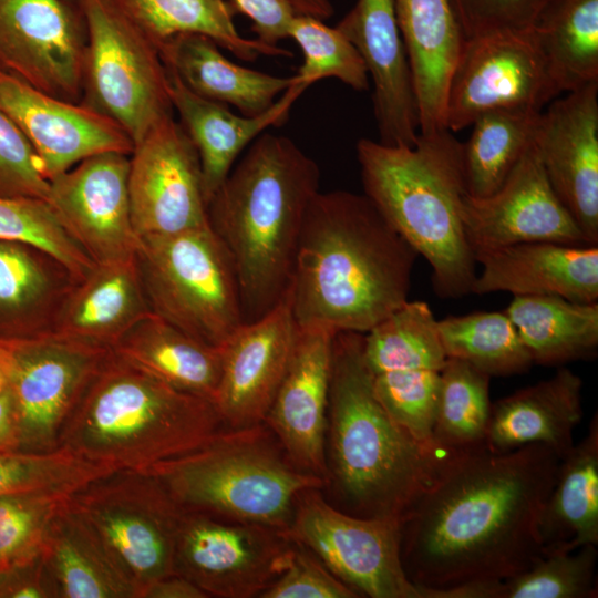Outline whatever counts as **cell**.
Returning a JSON list of instances; mask_svg holds the SVG:
<instances>
[{
	"mask_svg": "<svg viewBox=\"0 0 598 598\" xmlns=\"http://www.w3.org/2000/svg\"><path fill=\"white\" fill-rule=\"evenodd\" d=\"M85 42L68 0H0V66L44 93L81 102Z\"/></svg>",
	"mask_w": 598,
	"mask_h": 598,
	"instance_id": "16",
	"label": "cell"
},
{
	"mask_svg": "<svg viewBox=\"0 0 598 598\" xmlns=\"http://www.w3.org/2000/svg\"><path fill=\"white\" fill-rule=\"evenodd\" d=\"M0 240L44 250L59 260L76 281L95 266L43 199L0 196Z\"/></svg>",
	"mask_w": 598,
	"mask_h": 598,
	"instance_id": "42",
	"label": "cell"
},
{
	"mask_svg": "<svg viewBox=\"0 0 598 598\" xmlns=\"http://www.w3.org/2000/svg\"><path fill=\"white\" fill-rule=\"evenodd\" d=\"M109 350L52 332L0 339V367L25 451L59 447L68 415Z\"/></svg>",
	"mask_w": 598,
	"mask_h": 598,
	"instance_id": "11",
	"label": "cell"
},
{
	"mask_svg": "<svg viewBox=\"0 0 598 598\" xmlns=\"http://www.w3.org/2000/svg\"><path fill=\"white\" fill-rule=\"evenodd\" d=\"M76 280L34 246L0 240V319L25 324L28 336L49 332Z\"/></svg>",
	"mask_w": 598,
	"mask_h": 598,
	"instance_id": "35",
	"label": "cell"
},
{
	"mask_svg": "<svg viewBox=\"0 0 598 598\" xmlns=\"http://www.w3.org/2000/svg\"><path fill=\"white\" fill-rule=\"evenodd\" d=\"M296 332L288 292L266 315L243 323L225 343L214 401L225 427L265 422L286 373Z\"/></svg>",
	"mask_w": 598,
	"mask_h": 598,
	"instance_id": "22",
	"label": "cell"
},
{
	"mask_svg": "<svg viewBox=\"0 0 598 598\" xmlns=\"http://www.w3.org/2000/svg\"><path fill=\"white\" fill-rule=\"evenodd\" d=\"M68 498L50 494L0 496V571L40 555L47 526Z\"/></svg>",
	"mask_w": 598,
	"mask_h": 598,
	"instance_id": "44",
	"label": "cell"
},
{
	"mask_svg": "<svg viewBox=\"0 0 598 598\" xmlns=\"http://www.w3.org/2000/svg\"><path fill=\"white\" fill-rule=\"evenodd\" d=\"M542 111L495 110L480 115L462 143L467 194L485 197L505 182L533 144Z\"/></svg>",
	"mask_w": 598,
	"mask_h": 598,
	"instance_id": "37",
	"label": "cell"
},
{
	"mask_svg": "<svg viewBox=\"0 0 598 598\" xmlns=\"http://www.w3.org/2000/svg\"><path fill=\"white\" fill-rule=\"evenodd\" d=\"M20 445L16 405L11 391L6 385L0 391V450Z\"/></svg>",
	"mask_w": 598,
	"mask_h": 598,
	"instance_id": "50",
	"label": "cell"
},
{
	"mask_svg": "<svg viewBox=\"0 0 598 598\" xmlns=\"http://www.w3.org/2000/svg\"><path fill=\"white\" fill-rule=\"evenodd\" d=\"M185 511L286 532L297 501L326 481L300 471L265 424L223 429L148 472Z\"/></svg>",
	"mask_w": 598,
	"mask_h": 598,
	"instance_id": "7",
	"label": "cell"
},
{
	"mask_svg": "<svg viewBox=\"0 0 598 598\" xmlns=\"http://www.w3.org/2000/svg\"><path fill=\"white\" fill-rule=\"evenodd\" d=\"M559 94L532 30L468 38L448 82L445 127L460 132L495 110L543 111Z\"/></svg>",
	"mask_w": 598,
	"mask_h": 598,
	"instance_id": "13",
	"label": "cell"
},
{
	"mask_svg": "<svg viewBox=\"0 0 598 598\" xmlns=\"http://www.w3.org/2000/svg\"><path fill=\"white\" fill-rule=\"evenodd\" d=\"M318 164L290 138L268 132L246 148L207 204L208 221L237 275L244 323L289 292Z\"/></svg>",
	"mask_w": 598,
	"mask_h": 598,
	"instance_id": "3",
	"label": "cell"
},
{
	"mask_svg": "<svg viewBox=\"0 0 598 598\" xmlns=\"http://www.w3.org/2000/svg\"><path fill=\"white\" fill-rule=\"evenodd\" d=\"M319 489L299 496L286 535L359 597L421 598L402 565L399 523L346 513Z\"/></svg>",
	"mask_w": 598,
	"mask_h": 598,
	"instance_id": "12",
	"label": "cell"
},
{
	"mask_svg": "<svg viewBox=\"0 0 598 598\" xmlns=\"http://www.w3.org/2000/svg\"><path fill=\"white\" fill-rule=\"evenodd\" d=\"M447 358L470 363L489 377L526 372L534 363L505 311H476L437 320Z\"/></svg>",
	"mask_w": 598,
	"mask_h": 598,
	"instance_id": "39",
	"label": "cell"
},
{
	"mask_svg": "<svg viewBox=\"0 0 598 598\" xmlns=\"http://www.w3.org/2000/svg\"><path fill=\"white\" fill-rule=\"evenodd\" d=\"M547 105L535 136L543 168L587 244L598 246V82Z\"/></svg>",
	"mask_w": 598,
	"mask_h": 598,
	"instance_id": "20",
	"label": "cell"
},
{
	"mask_svg": "<svg viewBox=\"0 0 598 598\" xmlns=\"http://www.w3.org/2000/svg\"><path fill=\"white\" fill-rule=\"evenodd\" d=\"M168 75L173 110H176L181 125L198 154L207 204L238 156L267 128L282 125L297 99L309 87L295 78L269 110L256 116H245L231 112L223 103L195 94L174 74L168 72Z\"/></svg>",
	"mask_w": 598,
	"mask_h": 598,
	"instance_id": "25",
	"label": "cell"
},
{
	"mask_svg": "<svg viewBox=\"0 0 598 598\" xmlns=\"http://www.w3.org/2000/svg\"><path fill=\"white\" fill-rule=\"evenodd\" d=\"M110 473L109 468L63 447L20 453L0 450V496L50 494L70 497Z\"/></svg>",
	"mask_w": 598,
	"mask_h": 598,
	"instance_id": "40",
	"label": "cell"
},
{
	"mask_svg": "<svg viewBox=\"0 0 598 598\" xmlns=\"http://www.w3.org/2000/svg\"><path fill=\"white\" fill-rule=\"evenodd\" d=\"M136 261L153 313L223 348L244 323L233 260L210 225L140 238Z\"/></svg>",
	"mask_w": 598,
	"mask_h": 598,
	"instance_id": "8",
	"label": "cell"
},
{
	"mask_svg": "<svg viewBox=\"0 0 598 598\" xmlns=\"http://www.w3.org/2000/svg\"><path fill=\"white\" fill-rule=\"evenodd\" d=\"M69 502L101 539L136 598L175 574L184 509L154 475L113 472L89 483Z\"/></svg>",
	"mask_w": 598,
	"mask_h": 598,
	"instance_id": "10",
	"label": "cell"
},
{
	"mask_svg": "<svg viewBox=\"0 0 598 598\" xmlns=\"http://www.w3.org/2000/svg\"><path fill=\"white\" fill-rule=\"evenodd\" d=\"M394 10L412 74L419 133L446 128L448 82L465 41L451 0H394Z\"/></svg>",
	"mask_w": 598,
	"mask_h": 598,
	"instance_id": "27",
	"label": "cell"
},
{
	"mask_svg": "<svg viewBox=\"0 0 598 598\" xmlns=\"http://www.w3.org/2000/svg\"><path fill=\"white\" fill-rule=\"evenodd\" d=\"M533 363L561 365L592 358L598 348V303L559 296H514L504 310Z\"/></svg>",
	"mask_w": 598,
	"mask_h": 598,
	"instance_id": "34",
	"label": "cell"
},
{
	"mask_svg": "<svg viewBox=\"0 0 598 598\" xmlns=\"http://www.w3.org/2000/svg\"><path fill=\"white\" fill-rule=\"evenodd\" d=\"M539 533L545 555L598 544V416L560 458L544 505Z\"/></svg>",
	"mask_w": 598,
	"mask_h": 598,
	"instance_id": "31",
	"label": "cell"
},
{
	"mask_svg": "<svg viewBox=\"0 0 598 598\" xmlns=\"http://www.w3.org/2000/svg\"><path fill=\"white\" fill-rule=\"evenodd\" d=\"M0 69H1V66H0ZM1 70H2V69H1Z\"/></svg>",
	"mask_w": 598,
	"mask_h": 598,
	"instance_id": "53",
	"label": "cell"
},
{
	"mask_svg": "<svg viewBox=\"0 0 598 598\" xmlns=\"http://www.w3.org/2000/svg\"><path fill=\"white\" fill-rule=\"evenodd\" d=\"M546 0H451L465 39L499 31L532 30Z\"/></svg>",
	"mask_w": 598,
	"mask_h": 598,
	"instance_id": "46",
	"label": "cell"
},
{
	"mask_svg": "<svg viewBox=\"0 0 598 598\" xmlns=\"http://www.w3.org/2000/svg\"><path fill=\"white\" fill-rule=\"evenodd\" d=\"M491 378L467 362L447 358L440 380L433 443L458 454L486 446Z\"/></svg>",
	"mask_w": 598,
	"mask_h": 598,
	"instance_id": "38",
	"label": "cell"
},
{
	"mask_svg": "<svg viewBox=\"0 0 598 598\" xmlns=\"http://www.w3.org/2000/svg\"><path fill=\"white\" fill-rule=\"evenodd\" d=\"M481 271L471 293L559 296L577 302L598 300V247L528 241L475 254Z\"/></svg>",
	"mask_w": 598,
	"mask_h": 598,
	"instance_id": "24",
	"label": "cell"
},
{
	"mask_svg": "<svg viewBox=\"0 0 598 598\" xmlns=\"http://www.w3.org/2000/svg\"><path fill=\"white\" fill-rule=\"evenodd\" d=\"M302 51L303 62L295 78L309 86L336 78L355 91L369 90L364 62L353 44L337 29L317 18L297 14L289 29Z\"/></svg>",
	"mask_w": 598,
	"mask_h": 598,
	"instance_id": "43",
	"label": "cell"
},
{
	"mask_svg": "<svg viewBox=\"0 0 598 598\" xmlns=\"http://www.w3.org/2000/svg\"><path fill=\"white\" fill-rule=\"evenodd\" d=\"M328 484L341 511L400 523L454 455L396 423L375 395L363 333L337 332L328 401Z\"/></svg>",
	"mask_w": 598,
	"mask_h": 598,
	"instance_id": "4",
	"label": "cell"
},
{
	"mask_svg": "<svg viewBox=\"0 0 598 598\" xmlns=\"http://www.w3.org/2000/svg\"><path fill=\"white\" fill-rule=\"evenodd\" d=\"M166 70L195 94L236 107L245 116L269 110L295 76H276L227 59L210 38L181 34L159 49Z\"/></svg>",
	"mask_w": 598,
	"mask_h": 598,
	"instance_id": "29",
	"label": "cell"
},
{
	"mask_svg": "<svg viewBox=\"0 0 598 598\" xmlns=\"http://www.w3.org/2000/svg\"><path fill=\"white\" fill-rule=\"evenodd\" d=\"M336 333L320 327H297L286 373L265 424L289 461L328 482L326 431Z\"/></svg>",
	"mask_w": 598,
	"mask_h": 598,
	"instance_id": "21",
	"label": "cell"
},
{
	"mask_svg": "<svg viewBox=\"0 0 598 598\" xmlns=\"http://www.w3.org/2000/svg\"><path fill=\"white\" fill-rule=\"evenodd\" d=\"M152 313L136 255L95 264L75 281L58 309L49 332L112 349L136 322Z\"/></svg>",
	"mask_w": 598,
	"mask_h": 598,
	"instance_id": "26",
	"label": "cell"
},
{
	"mask_svg": "<svg viewBox=\"0 0 598 598\" xmlns=\"http://www.w3.org/2000/svg\"><path fill=\"white\" fill-rule=\"evenodd\" d=\"M127 186L138 238L209 225L198 154L173 115L134 144Z\"/></svg>",
	"mask_w": 598,
	"mask_h": 598,
	"instance_id": "15",
	"label": "cell"
},
{
	"mask_svg": "<svg viewBox=\"0 0 598 598\" xmlns=\"http://www.w3.org/2000/svg\"><path fill=\"white\" fill-rule=\"evenodd\" d=\"M298 14L310 16L319 20H326L333 13L329 0H289Z\"/></svg>",
	"mask_w": 598,
	"mask_h": 598,
	"instance_id": "51",
	"label": "cell"
},
{
	"mask_svg": "<svg viewBox=\"0 0 598 598\" xmlns=\"http://www.w3.org/2000/svg\"><path fill=\"white\" fill-rule=\"evenodd\" d=\"M261 598H357L315 555L296 543L286 569L260 595Z\"/></svg>",
	"mask_w": 598,
	"mask_h": 598,
	"instance_id": "47",
	"label": "cell"
},
{
	"mask_svg": "<svg viewBox=\"0 0 598 598\" xmlns=\"http://www.w3.org/2000/svg\"><path fill=\"white\" fill-rule=\"evenodd\" d=\"M223 429L213 401L173 388L110 349L68 415L58 446L112 472L148 473Z\"/></svg>",
	"mask_w": 598,
	"mask_h": 598,
	"instance_id": "5",
	"label": "cell"
},
{
	"mask_svg": "<svg viewBox=\"0 0 598 598\" xmlns=\"http://www.w3.org/2000/svg\"><path fill=\"white\" fill-rule=\"evenodd\" d=\"M597 546L553 551L523 573L494 584L491 598H596Z\"/></svg>",
	"mask_w": 598,
	"mask_h": 598,
	"instance_id": "41",
	"label": "cell"
},
{
	"mask_svg": "<svg viewBox=\"0 0 598 598\" xmlns=\"http://www.w3.org/2000/svg\"><path fill=\"white\" fill-rule=\"evenodd\" d=\"M532 31L559 93L598 82V0H546Z\"/></svg>",
	"mask_w": 598,
	"mask_h": 598,
	"instance_id": "36",
	"label": "cell"
},
{
	"mask_svg": "<svg viewBox=\"0 0 598 598\" xmlns=\"http://www.w3.org/2000/svg\"><path fill=\"white\" fill-rule=\"evenodd\" d=\"M76 1V0H75Z\"/></svg>",
	"mask_w": 598,
	"mask_h": 598,
	"instance_id": "54",
	"label": "cell"
},
{
	"mask_svg": "<svg viewBox=\"0 0 598 598\" xmlns=\"http://www.w3.org/2000/svg\"><path fill=\"white\" fill-rule=\"evenodd\" d=\"M355 150L363 194L427 261L433 291L442 299L471 293L477 264L462 221V143L443 128L419 133L413 145L360 138Z\"/></svg>",
	"mask_w": 598,
	"mask_h": 598,
	"instance_id": "6",
	"label": "cell"
},
{
	"mask_svg": "<svg viewBox=\"0 0 598 598\" xmlns=\"http://www.w3.org/2000/svg\"><path fill=\"white\" fill-rule=\"evenodd\" d=\"M0 111L28 140L48 181L92 155L133 151L130 136L110 117L82 102L44 93L1 69Z\"/></svg>",
	"mask_w": 598,
	"mask_h": 598,
	"instance_id": "19",
	"label": "cell"
},
{
	"mask_svg": "<svg viewBox=\"0 0 598 598\" xmlns=\"http://www.w3.org/2000/svg\"><path fill=\"white\" fill-rule=\"evenodd\" d=\"M49 187L32 146L0 111V196L48 202Z\"/></svg>",
	"mask_w": 598,
	"mask_h": 598,
	"instance_id": "45",
	"label": "cell"
},
{
	"mask_svg": "<svg viewBox=\"0 0 598 598\" xmlns=\"http://www.w3.org/2000/svg\"><path fill=\"white\" fill-rule=\"evenodd\" d=\"M7 385L6 375L0 367V391L3 390Z\"/></svg>",
	"mask_w": 598,
	"mask_h": 598,
	"instance_id": "52",
	"label": "cell"
},
{
	"mask_svg": "<svg viewBox=\"0 0 598 598\" xmlns=\"http://www.w3.org/2000/svg\"><path fill=\"white\" fill-rule=\"evenodd\" d=\"M85 29L81 102L113 120L133 144L173 115L157 47L110 0H76Z\"/></svg>",
	"mask_w": 598,
	"mask_h": 598,
	"instance_id": "9",
	"label": "cell"
},
{
	"mask_svg": "<svg viewBox=\"0 0 598 598\" xmlns=\"http://www.w3.org/2000/svg\"><path fill=\"white\" fill-rule=\"evenodd\" d=\"M417 257L364 194L319 190L289 289L297 327L367 333L409 300Z\"/></svg>",
	"mask_w": 598,
	"mask_h": 598,
	"instance_id": "2",
	"label": "cell"
},
{
	"mask_svg": "<svg viewBox=\"0 0 598 598\" xmlns=\"http://www.w3.org/2000/svg\"><path fill=\"white\" fill-rule=\"evenodd\" d=\"M69 498L50 519L40 551L58 597L136 598L131 582Z\"/></svg>",
	"mask_w": 598,
	"mask_h": 598,
	"instance_id": "30",
	"label": "cell"
},
{
	"mask_svg": "<svg viewBox=\"0 0 598 598\" xmlns=\"http://www.w3.org/2000/svg\"><path fill=\"white\" fill-rule=\"evenodd\" d=\"M582 380L567 368L492 403L486 447L509 452L543 444L560 458L573 447L582 417Z\"/></svg>",
	"mask_w": 598,
	"mask_h": 598,
	"instance_id": "28",
	"label": "cell"
},
{
	"mask_svg": "<svg viewBox=\"0 0 598 598\" xmlns=\"http://www.w3.org/2000/svg\"><path fill=\"white\" fill-rule=\"evenodd\" d=\"M462 221L474 252L528 241L588 245L553 190L535 141L497 190L466 194Z\"/></svg>",
	"mask_w": 598,
	"mask_h": 598,
	"instance_id": "18",
	"label": "cell"
},
{
	"mask_svg": "<svg viewBox=\"0 0 598 598\" xmlns=\"http://www.w3.org/2000/svg\"><path fill=\"white\" fill-rule=\"evenodd\" d=\"M336 28L357 49L372 80L378 141L413 145L419 114L394 0H358Z\"/></svg>",
	"mask_w": 598,
	"mask_h": 598,
	"instance_id": "23",
	"label": "cell"
},
{
	"mask_svg": "<svg viewBox=\"0 0 598 598\" xmlns=\"http://www.w3.org/2000/svg\"><path fill=\"white\" fill-rule=\"evenodd\" d=\"M130 154L104 152L49 181L48 203L68 234L95 262L136 255L128 197Z\"/></svg>",
	"mask_w": 598,
	"mask_h": 598,
	"instance_id": "17",
	"label": "cell"
},
{
	"mask_svg": "<svg viewBox=\"0 0 598 598\" xmlns=\"http://www.w3.org/2000/svg\"><path fill=\"white\" fill-rule=\"evenodd\" d=\"M230 3L236 12L250 19L257 40L268 45L288 38L298 14L289 0H230Z\"/></svg>",
	"mask_w": 598,
	"mask_h": 598,
	"instance_id": "48",
	"label": "cell"
},
{
	"mask_svg": "<svg viewBox=\"0 0 598 598\" xmlns=\"http://www.w3.org/2000/svg\"><path fill=\"white\" fill-rule=\"evenodd\" d=\"M559 463L543 444L452 455L399 523L402 565L421 598L496 584L544 557L539 522Z\"/></svg>",
	"mask_w": 598,
	"mask_h": 598,
	"instance_id": "1",
	"label": "cell"
},
{
	"mask_svg": "<svg viewBox=\"0 0 598 598\" xmlns=\"http://www.w3.org/2000/svg\"><path fill=\"white\" fill-rule=\"evenodd\" d=\"M158 49L187 33L203 34L241 60L292 56L278 45L246 39L234 24L236 10L225 0H110Z\"/></svg>",
	"mask_w": 598,
	"mask_h": 598,
	"instance_id": "33",
	"label": "cell"
},
{
	"mask_svg": "<svg viewBox=\"0 0 598 598\" xmlns=\"http://www.w3.org/2000/svg\"><path fill=\"white\" fill-rule=\"evenodd\" d=\"M112 350L177 390L215 401L223 348L190 337L153 312L126 331Z\"/></svg>",
	"mask_w": 598,
	"mask_h": 598,
	"instance_id": "32",
	"label": "cell"
},
{
	"mask_svg": "<svg viewBox=\"0 0 598 598\" xmlns=\"http://www.w3.org/2000/svg\"><path fill=\"white\" fill-rule=\"evenodd\" d=\"M197 585L179 575H171L154 582L143 598H206Z\"/></svg>",
	"mask_w": 598,
	"mask_h": 598,
	"instance_id": "49",
	"label": "cell"
},
{
	"mask_svg": "<svg viewBox=\"0 0 598 598\" xmlns=\"http://www.w3.org/2000/svg\"><path fill=\"white\" fill-rule=\"evenodd\" d=\"M295 547L285 532L271 527L184 511L174 570L208 597H260L286 569Z\"/></svg>",
	"mask_w": 598,
	"mask_h": 598,
	"instance_id": "14",
	"label": "cell"
}]
</instances>
